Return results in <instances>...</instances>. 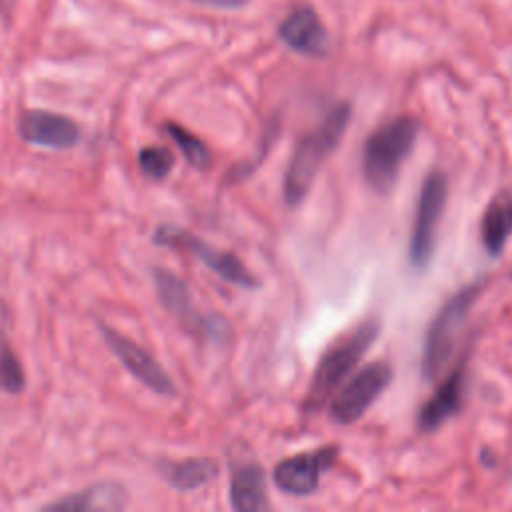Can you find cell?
Returning a JSON list of instances; mask_svg holds the SVG:
<instances>
[{
    "label": "cell",
    "mask_w": 512,
    "mask_h": 512,
    "mask_svg": "<svg viewBox=\"0 0 512 512\" xmlns=\"http://www.w3.org/2000/svg\"><path fill=\"white\" fill-rule=\"evenodd\" d=\"M164 132L176 142V146L182 150V154L190 166H194L196 170H206L212 164L210 148L188 128L174 124V122H166Z\"/></svg>",
    "instance_id": "ac0fdd59"
},
{
    "label": "cell",
    "mask_w": 512,
    "mask_h": 512,
    "mask_svg": "<svg viewBox=\"0 0 512 512\" xmlns=\"http://www.w3.org/2000/svg\"><path fill=\"white\" fill-rule=\"evenodd\" d=\"M482 244L488 254L498 256L512 234V196L502 192L488 204L480 222Z\"/></svg>",
    "instance_id": "2e32d148"
},
{
    "label": "cell",
    "mask_w": 512,
    "mask_h": 512,
    "mask_svg": "<svg viewBox=\"0 0 512 512\" xmlns=\"http://www.w3.org/2000/svg\"><path fill=\"white\" fill-rule=\"evenodd\" d=\"M126 504V492L120 484H96L82 492L70 494L62 500L50 502L44 510L56 512H88V510H116Z\"/></svg>",
    "instance_id": "5bb4252c"
},
{
    "label": "cell",
    "mask_w": 512,
    "mask_h": 512,
    "mask_svg": "<svg viewBox=\"0 0 512 512\" xmlns=\"http://www.w3.org/2000/svg\"><path fill=\"white\" fill-rule=\"evenodd\" d=\"M154 282H156V292L162 302V306L190 332H202L210 336H220V326H226L222 320L214 318H204L190 296V290L182 278L172 274L170 270L156 268L154 270Z\"/></svg>",
    "instance_id": "30bf717a"
},
{
    "label": "cell",
    "mask_w": 512,
    "mask_h": 512,
    "mask_svg": "<svg viewBox=\"0 0 512 512\" xmlns=\"http://www.w3.org/2000/svg\"><path fill=\"white\" fill-rule=\"evenodd\" d=\"M480 288L482 286L478 282L462 288L434 316L426 332L424 350H422V376L426 380H434L448 364L456 344V336L464 326V320L474 300L478 298Z\"/></svg>",
    "instance_id": "277c9868"
},
{
    "label": "cell",
    "mask_w": 512,
    "mask_h": 512,
    "mask_svg": "<svg viewBox=\"0 0 512 512\" xmlns=\"http://www.w3.org/2000/svg\"><path fill=\"white\" fill-rule=\"evenodd\" d=\"M154 242L160 246H170V248H182L192 252L206 268H210L214 274H218L222 280L236 284L240 288H256L260 282L256 276L242 264V260L226 250H220L202 238L194 236L188 230H182L172 224H162L154 232Z\"/></svg>",
    "instance_id": "5b68a950"
},
{
    "label": "cell",
    "mask_w": 512,
    "mask_h": 512,
    "mask_svg": "<svg viewBox=\"0 0 512 512\" xmlns=\"http://www.w3.org/2000/svg\"><path fill=\"white\" fill-rule=\"evenodd\" d=\"M6 314L4 306L0 304V326H2V316ZM26 376L22 370V364L18 356L14 354L10 342L6 340V334L0 328V388L8 394H20L24 390Z\"/></svg>",
    "instance_id": "d6986e66"
},
{
    "label": "cell",
    "mask_w": 512,
    "mask_h": 512,
    "mask_svg": "<svg viewBox=\"0 0 512 512\" xmlns=\"http://www.w3.org/2000/svg\"><path fill=\"white\" fill-rule=\"evenodd\" d=\"M378 332L380 324L374 320H366L322 356L304 398V406L308 412H316L324 406V402L352 372V368H356L364 352L374 344Z\"/></svg>",
    "instance_id": "3957f363"
},
{
    "label": "cell",
    "mask_w": 512,
    "mask_h": 512,
    "mask_svg": "<svg viewBox=\"0 0 512 512\" xmlns=\"http://www.w3.org/2000/svg\"><path fill=\"white\" fill-rule=\"evenodd\" d=\"M392 380V370L386 362H370L356 372L330 402V416L338 424L356 422L372 402L386 390Z\"/></svg>",
    "instance_id": "52a82bcc"
},
{
    "label": "cell",
    "mask_w": 512,
    "mask_h": 512,
    "mask_svg": "<svg viewBox=\"0 0 512 512\" xmlns=\"http://www.w3.org/2000/svg\"><path fill=\"white\" fill-rule=\"evenodd\" d=\"M280 38L292 50L306 56H324L328 52V34L318 14L308 8L292 10L278 28Z\"/></svg>",
    "instance_id": "7c38bea8"
},
{
    "label": "cell",
    "mask_w": 512,
    "mask_h": 512,
    "mask_svg": "<svg viewBox=\"0 0 512 512\" xmlns=\"http://www.w3.org/2000/svg\"><path fill=\"white\" fill-rule=\"evenodd\" d=\"M462 392H464V370L462 366H458L448 374V378L436 388V392L420 408L418 428L422 432H430L438 428L454 412H458L462 404Z\"/></svg>",
    "instance_id": "4fadbf2b"
},
{
    "label": "cell",
    "mask_w": 512,
    "mask_h": 512,
    "mask_svg": "<svg viewBox=\"0 0 512 512\" xmlns=\"http://www.w3.org/2000/svg\"><path fill=\"white\" fill-rule=\"evenodd\" d=\"M336 456L338 446H324L312 452H300L284 458L276 464L272 472L274 484L286 494H312L320 484V476L334 464Z\"/></svg>",
    "instance_id": "ba28073f"
},
{
    "label": "cell",
    "mask_w": 512,
    "mask_h": 512,
    "mask_svg": "<svg viewBox=\"0 0 512 512\" xmlns=\"http://www.w3.org/2000/svg\"><path fill=\"white\" fill-rule=\"evenodd\" d=\"M418 138V120L414 116H398L374 130L362 150V170L366 182L380 194L388 192L402 162L412 152Z\"/></svg>",
    "instance_id": "7a4b0ae2"
},
{
    "label": "cell",
    "mask_w": 512,
    "mask_h": 512,
    "mask_svg": "<svg viewBox=\"0 0 512 512\" xmlns=\"http://www.w3.org/2000/svg\"><path fill=\"white\" fill-rule=\"evenodd\" d=\"M350 114V104H336L326 114L322 124L296 144L284 176V200L288 206H298L308 196L320 166L324 164L326 156L338 146L348 126Z\"/></svg>",
    "instance_id": "6da1fadb"
},
{
    "label": "cell",
    "mask_w": 512,
    "mask_h": 512,
    "mask_svg": "<svg viewBox=\"0 0 512 512\" xmlns=\"http://www.w3.org/2000/svg\"><path fill=\"white\" fill-rule=\"evenodd\" d=\"M446 196V176L440 170H432L422 182L410 236V260L416 268H424L432 258L436 244V228L446 204Z\"/></svg>",
    "instance_id": "8992f818"
},
{
    "label": "cell",
    "mask_w": 512,
    "mask_h": 512,
    "mask_svg": "<svg viewBox=\"0 0 512 512\" xmlns=\"http://www.w3.org/2000/svg\"><path fill=\"white\" fill-rule=\"evenodd\" d=\"M100 332L110 346V350L116 354V358L130 370L132 376H136L144 386L154 390L162 396H174L176 384L174 380L164 372V368L158 364L154 356H150L140 344L132 342L124 334L116 332L114 328L100 324Z\"/></svg>",
    "instance_id": "9c48e42d"
},
{
    "label": "cell",
    "mask_w": 512,
    "mask_h": 512,
    "mask_svg": "<svg viewBox=\"0 0 512 512\" xmlns=\"http://www.w3.org/2000/svg\"><path fill=\"white\" fill-rule=\"evenodd\" d=\"M230 504L238 512H258L268 508L264 472L256 464H246L232 474Z\"/></svg>",
    "instance_id": "9a60e30c"
},
{
    "label": "cell",
    "mask_w": 512,
    "mask_h": 512,
    "mask_svg": "<svg viewBox=\"0 0 512 512\" xmlns=\"http://www.w3.org/2000/svg\"><path fill=\"white\" fill-rule=\"evenodd\" d=\"M18 134L24 142L46 148H70L80 140V128L72 118L46 110L22 112Z\"/></svg>",
    "instance_id": "8fae6325"
},
{
    "label": "cell",
    "mask_w": 512,
    "mask_h": 512,
    "mask_svg": "<svg viewBox=\"0 0 512 512\" xmlns=\"http://www.w3.org/2000/svg\"><path fill=\"white\" fill-rule=\"evenodd\" d=\"M138 164L146 176L164 180L174 168V156L166 146H146L138 154Z\"/></svg>",
    "instance_id": "ffe728a7"
},
{
    "label": "cell",
    "mask_w": 512,
    "mask_h": 512,
    "mask_svg": "<svg viewBox=\"0 0 512 512\" xmlns=\"http://www.w3.org/2000/svg\"><path fill=\"white\" fill-rule=\"evenodd\" d=\"M192 2L204 4V6H214V8H240L248 0H192Z\"/></svg>",
    "instance_id": "44dd1931"
},
{
    "label": "cell",
    "mask_w": 512,
    "mask_h": 512,
    "mask_svg": "<svg viewBox=\"0 0 512 512\" xmlns=\"http://www.w3.org/2000/svg\"><path fill=\"white\" fill-rule=\"evenodd\" d=\"M166 482L176 490H194L218 476V462L214 458H186L180 462L158 464Z\"/></svg>",
    "instance_id": "e0dca14e"
}]
</instances>
